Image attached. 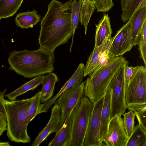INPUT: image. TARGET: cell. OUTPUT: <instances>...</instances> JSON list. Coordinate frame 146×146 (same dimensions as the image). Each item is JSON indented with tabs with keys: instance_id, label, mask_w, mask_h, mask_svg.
<instances>
[{
	"instance_id": "836d02e7",
	"label": "cell",
	"mask_w": 146,
	"mask_h": 146,
	"mask_svg": "<svg viewBox=\"0 0 146 146\" xmlns=\"http://www.w3.org/2000/svg\"><path fill=\"white\" fill-rule=\"evenodd\" d=\"M7 126L6 120L0 113V130L2 133L7 130Z\"/></svg>"
},
{
	"instance_id": "277c9868",
	"label": "cell",
	"mask_w": 146,
	"mask_h": 146,
	"mask_svg": "<svg viewBox=\"0 0 146 146\" xmlns=\"http://www.w3.org/2000/svg\"><path fill=\"white\" fill-rule=\"evenodd\" d=\"M128 62L121 56L112 59L106 65L89 75L85 82L84 97L94 104L104 95L114 75Z\"/></svg>"
},
{
	"instance_id": "7402d4cb",
	"label": "cell",
	"mask_w": 146,
	"mask_h": 146,
	"mask_svg": "<svg viewBox=\"0 0 146 146\" xmlns=\"http://www.w3.org/2000/svg\"><path fill=\"white\" fill-rule=\"evenodd\" d=\"M23 0H0V20L15 14Z\"/></svg>"
},
{
	"instance_id": "5b68a950",
	"label": "cell",
	"mask_w": 146,
	"mask_h": 146,
	"mask_svg": "<svg viewBox=\"0 0 146 146\" xmlns=\"http://www.w3.org/2000/svg\"><path fill=\"white\" fill-rule=\"evenodd\" d=\"M94 104L84 97L75 107L70 138L66 146H83Z\"/></svg>"
},
{
	"instance_id": "1f68e13d",
	"label": "cell",
	"mask_w": 146,
	"mask_h": 146,
	"mask_svg": "<svg viewBox=\"0 0 146 146\" xmlns=\"http://www.w3.org/2000/svg\"><path fill=\"white\" fill-rule=\"evenodd\" d=\"M139 67V66L136 67L129 66L128 64L125 65V80L126 87L130 78L135 73Z\"/></svg>"
},
{
	"instance_id": "e575fe53",
	"label": "cell",
	"mask_w": 146,
	"mask_h": 146,
	"mask_svg": "<svg viewBox=\"0 0 146 146\" xmlns=\"http://www.w3.org/2000/svg\"><path fill=\"white\" fill-rule=\"evenodd\" d=\"M122 12L125 10L131 0H120Z\"/></svg>"
},
{
	"instance_id": "83f0119b",
	"label": "cell",
	"mask_w": 146,
	"mask_h": 146,
	"mask_svg": "<svg viewBox=\"0 0 146 146\" xmlns=\"http://www.w3.org/2000/svg\"><path fill=\"white\" fill-rule=\"evenodd\" d=\"M128 109L133 111L139 124L146 131V105L131 108Z\"/></svg>"
},
{
	"instance_id": "4316f807",
	"label": "cell",
	"mask_w": 146,
	"mask_h": 146,
	"mask_svg": "<svg viewBox=\"0 0 146 146\" xmlns=\"http://www.w3.org/2000/svg\"><path fill=\"white\" fill-rule=\"evenodd\" d=\"M124 117L123 123L125 131L128 137L131 135L135 126V116L134 112L130 110L129 112L123 114Z\"/></svg>"
},
{
	"instance_id": "2e32d148",
	"label": "cell",
	"mask_w": 146,
	"mask_h": 146,
	"mask_svg": "<svg viewBox=\"0 0 146 146\" xmlns=\"http://www.w3.org/2000/svg\"><path fill=\"white\" fill-rule=\"evenodd\" d=\"M75 107L71 111L63 124L56 132L48 146H66L71 135Z\"/></svg>"
},
{
	"instance_id": "6da1fadb",
	"label": "cell",
	"mask_w": 146,
	"mask_h": 146,
	"mask_svg": "<svg viewBox=\"0 0 146 146\" xmlns=\"http://www.w3.org/2000/svg\"><path fill=\"white\" fill-rule=\"evenodd\" d=\"M72 0L62 3L52 0L40 24V48L54 54L59 46L68 43L72 36L71 5Z\"/></svg>"
},
{
	"instance_id": "d6a6232c",
	"label": "cell",
	"mask_w": 146,
	"mask_h": 146,
	"mask_svg": "<svg viewBox=\"0 0 146 146\" xmlns=\"http://www.w3.org/2000/svg\"><path fill=\"white\" fill-rule=\"evenodd\" d=\"M4 94L0 92V113L6 120V115L3 103L5 100Z\"/></svg>"
},
{
	"instance_id": "ac0fdd59",
	"label": "cell",
	"mask_w": 146,
	"mask_h": 146,
	"mask_svg": "<svg viewBox=\"0 0 146 146\" xmlns=\"http://www.w3.org/2000/svg\"><path fill=\"white\" fill-rule=\"evenodd\" d=\"M96 27L95 36V46H100L107 38L111 37L112 31L110 18L108 14H104L99 21Z\"/></svg>"
},
{
	"instance_id": "d6986e66",
	"label": "cell",
	"mask_w": 146,
	"mask_h": 146,
	"mask_svg": "<svg viewBox=\"0 0 146 146\" xmlns=\"http://www.w3.org/2000/svg\"><path fill=\"white\" fill-rule=\"evenodd\" d=\"M40 16L35 9L21 13L17 15L15 23L18 27L23 29L32 28L40 21Z\"/></svg>"
},
{
	"instance_id": "e0dca14e",
	"label": "cell",
	"mask_w": 146,
	"mask_h": 146,
	"mask_svg": "<svg viewBox=\"0 0 146 146\" xmlns=\"http://www.w3.org/2000/svg\"><path fill=\"white\" fill-rule=\"evenodd\" d=\"M111 90L108 87L105 92L101 115L100 137L103 142L106 135L110 121Z\"/></svg>"
},
{
	"instance_id": "7c38bea8",
	"label": "cell",
	"mask_w": 146,
	"mask_h": 146,
	"mask_svg": "<svg viewBox=\"0 0 146 146\" xmlns=\"http://www.w3.org/2000/svg\"><path fill=\"white\" fill-rule=\"evenodd\" d=\"M84 64L80 63L74 74L65 83L57 94L46 102L40 105L38 109V114L47 112L49 108L61 94L73 86L80 84L84 77Z\"/></svg>"
},
{
	"instance_id": "44dd1931",
	"label": "cell",
	"mask_w": 146,
	"mask_h": 146,
	"mask_svg": "<svg viewBox=\"0 0 146 146\" xmlns=\"http://www.w3.org/2000/svg\"><path fill=\"white\" fill-rule=\"evenodd\" d=\"M44 77L43 75H40L25 83L19 88L9 94L5 95L11 100H15L19 96L30 90H34L42 84Z\"/></svg>"
},
{
	"instance_id": "ba28073f",
	"label": "cell",
	"mask_w": 146,
	"mask_h": 146,
	"mask_svg": "<svg viewBox=\"0 0 146 146\" xmlns=\"http://www.w3.org/2000/svg\"><path fill=\"white\" fill-rule=\"evenodd\" d=\"M85 82L75 85L61 94L53 104L60 106L61 112V119L57 129V131L63 124L73 109L79 105L84 97Z\"/></svg>"
},
{
	"instance_id": "3957f363",
	"label": "cell",
	"mask_w": 146,
	"mask_h": 146,
	"mask_svg": "<svg viewBox=\"0 0 146 146\" xmlns=\"http://www.w3.org/2000/svg\"><path fill=\"white\" fill-rule=\"evenodd\" d=\"M31 98L21 100H5L3 104L6 115L7 135L12 141L29 143L31 138L27 133L29 123L28 111L33 100Z\"/></svg>"
},
{
	"instance_id": "7a4b0ae2",
	"label": "cell",
	"mask_w": 146,
	"mask_h": 146,
	"mask_svg": "<svg viewBox=\"0 0 146 146\" xmlns=\"http://www.w3.org/2000/svg\"><path fill=\"white\" fill-rule=\"evenodd\" d=\"M54 54L40 48L36 50H14L8 58L10 68L26 78H31L54 71Z\"/></svg>"
},
{
	"instance_id": "8d00e7d4",
	"label": "cell",
	"mask_w": 146,
	"mask_h": 146,
	"mask_svg": "<svg viewBox=\"0 0 146 146\" xmlns=\"http://www.w3.org/2000/svg\"><path fill=\"white\" fill-rule=\"evenodd\" d=\"M3 133L0 130V136Z\"/></svg>"
},
{
	"instance_id": "4dcf8cb0",
	"label": "cell",
	"mask_w": 146,
	"mask_h": 146,
	"mask_svg": "<svg viewBox=\"0 0 146 146\" xmlns=\"http://www.w3.org/2000/svg\"><path fill=\"white\" fill-rule=\"evenodd\" d=\"M98 12H106L109 11L113 6L112 0H94Z\"/></svg>"
},
{
	"instance_id": "8992f818",
	"label": "cell",
	"mask_w": 146,
	"mask_h": 146,
	"mask_svg": "<svg viewBox=\"0 0 146 146\" xmlns=\"http://www.w3.org/2000/svg\"><path fill=\"white\" fill-rule=\"evenodd\" d=\"M146 67L140 66L125 88V100L127 108L146 105Z\"/></svg>"
},
{
	"instance_id": "4fadbf2b",
	"label": "cell",
	"mask_w": 146,
	"mask_h": 146,
	"mask_svg": "<svg viewBox=\"0 0 146 146\" xmlns=\"http://www.w3.org/2000/svg\"><path fill=\"white\" fill-rule=\"evenodd\" d=\"M52 108L49 120L46 127L39 133L31 146H38L52 133L56 132L61 117L60 108L58 105L54 104Z\"/></svg>"
},
{
	"instance_id": "ffe728a7",
	"label": "cell",
	"mask_w": 146,
	"mask_h": 146,
	"mask_svg": "<svg viewBox=\"0 0 146 146\" xmlns=\"http://www.w3.org/2000/svg\"><path fill=\"white\" fill-rule=\"evenodd\" d=\"M59 79L57 75L53 73H49L44 77L41 84L42 88L40 93V102H46L53 96L56 83Z\"/></svg>"
},
{
	"instance_id": "603a6c76",
	"label": "cell",
	"mask_w": 146,
	"mask_h": 146,
	"mask_svg": "<svg viewBox=\"0 0 146 146\" xmlns=\"http://www.w3.org/2000/svg\"><path fill=\"white\" fill-rule=\"evenodd\" d=\"M95 8L94 0H82L80 22L84 27L85 35L86 34L87 27L90 19Z\"/></svg>"
},
{
	"instance_id": "484cf974",
	"label": "cell",
	"mask_w": 146,
	"mask_h": 146,
	"mask_svg": "<svg viewBox=\"0 0 146 146\" xmlns=\"http://www.w3.org/2000/svg\"><path fill=\"white\" fill-rule=\"evenodd\" d=\"M145 6L146 0H131L121 15V20L124 23L128 21L137 11Z\"/></svg>"
},
{
	"instance_id": "d4e9b609",
	"label": "cell",
	"mask_w": 146,
	"mask_h": 146,
	"mask_svg": "<svg viewBox=\"0 0 146 146\" xmlns=\"http://www.w3.org/2000/svg\"><path fill=\"white\" fill-rule=\"evenodd\" d=\"M126 146H146V131L139 124L135 127Z\"/></svg>"
},
{
	"instance_id": "f1b7e54d",
	"label": "cell",
	"mask_w": 146,
	"mask_h": 146,
	"mask_svg": "<svg viewBox=\"0 0 146 146\" xmlns=\"http://www.w3.org/2000/svg\"><path fill=\"white\" fill-rule=\"evenodd\" d=\"M141 57L146 67V22L143 26L141 32L138 44Z\"/></svg>"
},
{
	"instance_id": "9a60e30c",
	"label": "cell",
	"mask_w": 146,
	"mask_h": 146,
	"mask_svg": "<svg viewBox=\"0 0 146 146\" xmlns=\"http://www.w3.org/2000/svg\"><path fill=\"white\" fill-rule=\"evenodd\" d=\"M130 19L129 31L131 44L133 46L138 44L141 32L146 22V6L137 11Z\"/></svg>"
},
{
	"instance_id": "d590c367",
	"label": "cell",
	"mask_w": 146,
	"mask_h": 146,
	"mask_svg": "<svg viewBox=\"0 0 146 146\" xmlns=\"http://www.w3.org/2000/svg\"><path fill=\"white\" fill-rule=\"evenodd\" d=\"M9 142H0V146H11Z\"/></svg>"
},
{
	"instance_id": "30bf717a",
	"label": "cell",
	"mask_w": 146,
	"mask_h": 146,
	"mask_svg": "<svg viewBox=\"0 0 146 146\" xmlns=\"http://www.w3.org/2000/svg\"><path fill=\"white\" fill-rule=\"evenodd\" d=\"M112 37L108 50V56L110 60L121 56L130 51L133 48L129 33L130 19Z\"/></svg>"
},
{
	"instance_id": "cb8c5ba5",
	"label": "cell",
	"mask_w": 146,
	"mask_h": 146,
	"mask_svg": "<svg viewBox=\"0 0 146 146\" xmlns=\"http://www.w3.org/2000/svg\"><path fill=\"white\" fill-rule=\"evenodd\" d=\"M82 0H73L71 5V25L72 29V40L70 47V52L71 51L73 44V39L76 29L78 27L80 20V13Z\"/></svg>"
},
{
	"instance_id": "5bb4252c",
	"label": "cell",
	"mask_w": 146,
	"mask_h": 146,
	"mask_svg": "<svg viewBox=\"0 0 146 146\" xmlns=\"http://www.w3.org/2000/svg\"><path fill=\"white\" fill-rule=\"evenodd\" d=\"M112 37H109L98 46H94L84 66V77L95 72L99 65L102 53L108 49L111 42Z\"/></svg>"
},
{
	"instance_id": "8fae6325",
	"label": "cell",
	"mask_w": 146,
	"mask_h": 146,
	"mask_svg": "<svg viewBox=\"0 0 146 146\" xmlns=\"http://www.w3.org/2000/svg\"><path fill=\"white\" fill-rule=\"evenodd\" d=\"M121 115H117L110 120L103 142L105 146H126L129 138L125 131Z\"/></svg>"
},
{
	"instance_id": "9c48e42d",
	"label": "cell",
	"mask_w": 146,
	"mask_h": 146,
	"mask_svg": "<svg viewBox=\"0 0 146 146\" xmlns=\"http://www.w3.org/2000/svg\"><path fill=\"white\" fill-rule=\"evenodd\" d=\"M104 96V95L94 104L83 146H105L100 137L101 115Z\"/></svg>"
},
{
	"instance_id": "52a82bcc",
	"label": "cell",
	"mask_w": 146,
	"mask_h": 146,
	"mask_svg": "<svg viewBox=\"0 0 146 146\" xmlns=\"http://www.w3.org/2000/svg\"><path fill=\"white\" fill-rule=\"evenodd\" d=\"M117 71L111 80L108 87L111 90V105L110 119L115 116L122 115L127 108L125 100L126 85L125 80V65Z\"/></svg>"
},
{
	"instance_id": "f546056e",
	"label": "cell",
	"mask_w": 146,
	"mask_h": 146,
	"mask_svg": "<svg viewBox=\"0 0 146 146\" xmlns=\"http://www.w3.org/2000/svg\"><path fill=\"white\" fill-rule=\"evenodd\" d=\"M41 91H39L33 96L32 104L28 111V120L30 123L38 115V108L40 104Z\"/></svg>"
}]
</instances>
